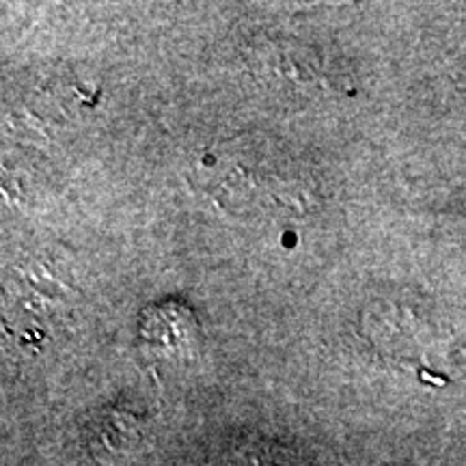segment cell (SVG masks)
<instances>
[{
    "mask_svg": "<svg viewBox=\"0 0 466 466\" xmlns=\"http://www.w3.org/2000/svg\"><path fill=\"white\" fill-rule=\"evenodd\" d=\"M151 311L158 316L162 322L167 324V330H160V329H141V335L143 339H147L149 343H158V346H165V348H179L184 346L186 341L190 339H197V337L192 335H179V333H173V329H188V326H195V318L190 316L188 309L184 307H175V305H165V307H154Z\"/></svg>",
    "mask_w": 466,
    "mask_h": 466,
    "instance_id": "cell-2",
    "label": "cell"
},
{
    "mask_svg": "<svg viewBox=\"0 0 466 466\" xmlns=\"http://www.w3.org/2000/svg\"><path fill=\"white\" fill-rule=\"evenodd\" d=\"M248 466H277L275 462H272L270 458L266 460V456H253L250 458V462H248Z\"/></svg>",
    "mask_w": 466,
    "mask_h": 466,
    "instance_id": "cell-3",
    "label": "cell"
},
{
    "mask_svg": "<svg viewBox=\"0 0 466 466\" xmlns=\"http://www.w3.org/2000/svg\"><path fill=\"white\" fill-rule=\"evenodd\" d=\"M214 171V195L220 203H229L233 212H253L255 208L305 209L300 206L302 177L289 160L281 162L277 154L259 147H225L206 165Z\"/></svg>",
    "mask_w": 466,
    "mask_h": 466,
    "instance_id": "cell-1",
    "label": "cell"
}]
</instances>
